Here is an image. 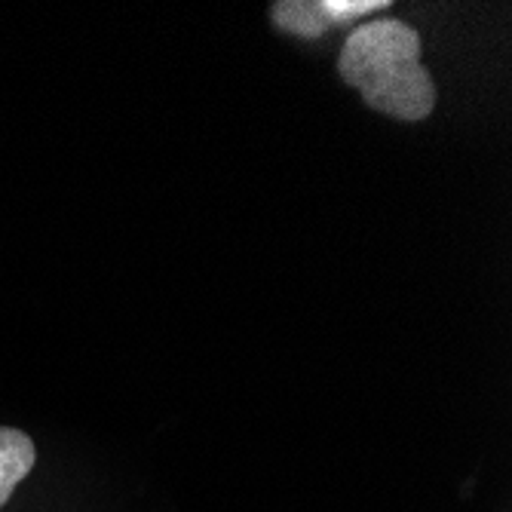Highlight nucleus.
<instances>
[{"label": "nucleus", "instance_id": "nucleus-3", "mask_svg": "<svg viewBox=\"0 0 512 512\" xmlns=\"http://www.w3.org/2000/svg\"><path fill=\"white\" fill-rule=\"evenodd\" d=\"M34 460V442L22 430L0 427V506L13 497L22 479H28V473L34 470Z\"/></svg>", "mask_w": 512, "mask_h": 512}, {"label": "nucleus", "instance_id": "nucleus-2", "mask_svg": "<svg viewBox=\"0 0 512 512\" xmlns=\"http://www.w3.org/2000/svg\"><path fill=\"white\" fill-rule=\"evenodd\" d=\"M378 10H390V0H276L270 19L295 37H322L325 31L368 19Z\"/></svg>", "mask_w": 512, "mask_h": 512}, {"label": "nucleus", "instance_id": "nucleus-1", "mask_svg": "<svg viewBox=\"0 0 512 512\" xmlns=\"http://www.w3.org/2000/svg\"><path fill=\"white\" fill-rule=\"evenodd\" d=\"M338 74L362 102L393 120L417 123L436 108V83L424 65V40L402 19L353 28L341 46Z\"/></svg>", "mask_w": 512, "mask_h": 512}]
</instances>
